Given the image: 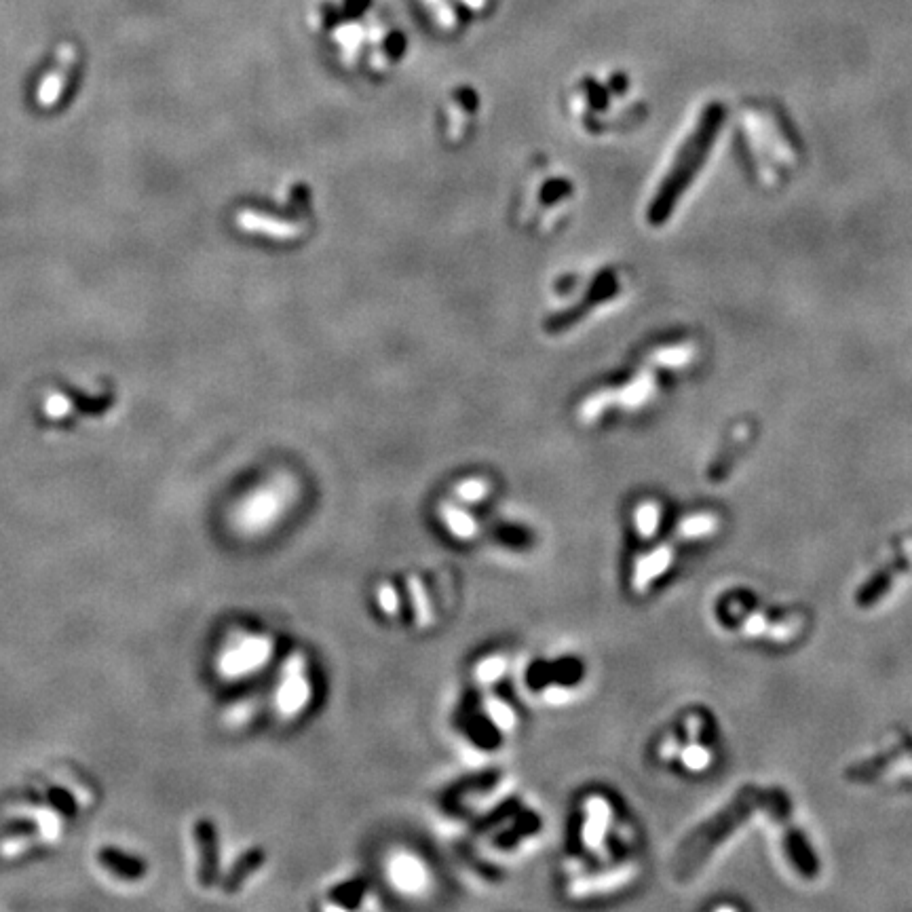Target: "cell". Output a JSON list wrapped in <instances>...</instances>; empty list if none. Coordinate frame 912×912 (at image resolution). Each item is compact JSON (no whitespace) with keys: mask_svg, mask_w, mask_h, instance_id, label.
<instances>
[{"mask_svg":"<svg viewBox=\"0 0 912 912\" xmlns=\"http://www.w3.org/2000/svg\"><path fill=\"white\" fill-rule=\"evenodd\" d=\"M722 125V108L720 106H710L706 112L701 114V119L691 133V138L687 140L678 152V157L670 169V174L663 178L661 188L657 190V195L653 197L649 205V222L653 226H661L665 220H668L674 212V207L678 205L680 197L684 195V190L689 188L691 180L697 176L699 167L706 161L708 152L718 136Z\"/></svg>","mask_w":912,"mask_h":912,"instance_id":"cell-1","label":"cell"},{"mask_svg":"<svg viewBox=\"0 0 912 912\" xmlns=\"http://www.w3.org/2000/svg\"><path fill=\"white\" fill-rule=\"evenodd\" d=\"M765 798H767V792H763V790H750V788L741 790L739 796L725 811L716 815L714 820L703 826V830H699L695 836H691V839L684 843V847L678 855V862H676L680 877L695 872L703 864V860H706L708 851H712L716 847V843L722 839V836L733 832L735 824L748 820V817L752 815V809L763 803Z\"/></svg>","mask_w":912,"mask_h":912,"instance_id":"cell-2","label":"cell"},{"mask_svg":"<svg viewBox=\"0 0 912 912\" xmlns=\"http://www.w3.org/2000/svg\"><path fill=\"white\" fill-rule=\"evenodd\" d=\"M387 883L404 898H425L433 887V874L427 862L410 849L397 847L385 860Z\"/></svg>","mask_w":912,"mask_h":912,"instance_id":"cell-3","label":"cell"},{"mask_svg":"<svg viewBox=\"0 0 912 912\" xmlns=\"http://www.w3.org/2000/svg\"><path fill=\"white\" fill-rule=\"evenodd\" d=\"M313 699L309 663L302 653H294L283 665L281 684L277 689V708L283 718H298L307 712Z\"/></svg>","mask_w":912,"mask_h":912,"instance_id":"cell-4","label":"cell"},{"mask_svg":"<svg viewBox=\"0 0 912 912\" xmlns=\"http://www.w3.org/2000/svg\"><path fill=\"white\" fill-rule=\"evenodd\" d=\"M634 877H636V868L625 864V866L606 870L600 874H589V877H575L568 883L566 893H568V898H573V900L611 896V893L621 891L627 883H632Z\"/></svg>","mask_w":912,"mask_h":912,"instance_id":"cell-5","label":"cell"},{"mask_svg":"<svg viewBox=\"0 0 912 912\" xmlns=\"http://www.w3.org/2000/svg\"><path fill=\"white\" fill-rule=\"evenodd\" d=\"M613 824V805L602 794H589L583 801L581 843L589 853H600Z\"/></svg>","mask_w":912,"mask_h":912,"instance_id":"cell-6","label":"cell"},{"mask_svg":"<svg viewBox=\"0 0 912 912\" xmlns=\"http://www.w3.org/2000/svg\"><path fill=\"white\" fill-rule=\"evenodd\" d=\"M195 839L201 855L199 883L203 887H212L218 879V839L214 824L209 820H199L195 824Z\"/></svg>","mask_w":912,"mask_h":912,"instance_id":"cell-7","label":"cell"},{"mask_svg":"<svg viewBox=\"0 0 912 912\" xmlns=\"http://www.w3.org/2000/svg\"><path fill=\"white\" fill-rule=\"evenodd\" d=\"M437 516L442 518V524L450 535L461 543H471L473 539H478L480 522L459 501H444L437 505Z\"/></svg>","mask_w":912,"mask_h":912,"instance_id":"cell-8","label":"cell"},{"mask_svg":"<svg viewBox=\"0 0 912 912\" xmlns=\"http://www.w3.org/2000/svg\"><path fill=\"white\" fill-rule=\"evenodd\" d=\"M672 564V551L670 547H657L649 554H644L636 560L634 564V573H632V585L638 594H644L657 579L665 575V570Z\"/></svg>","mask_w":912,"mask_h":912,"instance_id":"cell-9","label":"cell"},{"mask_svg":"<svg viewBox=\"0 0 912 912\" xmlns=\"http://www.w3.org/2000/svg\"><path fill=\"white\" fill-rule=\"evenodd\" d=\"M418 3H421L431 22L444 32H461L469 22L467 13L456 0H418Z\"/></svg>","mask_w":912,"mask_h":912,"instance_id":"cell-10","label":"cell"},{"mask_svg":"<svg viewBox=\"0 0 912 912\" xmlns=\"http://www.w3.org/2000/svg\"><path fill=\"white\" fill-rule=\"evenodd\" d=\"M98 860L112 874H117V877H121L125 881H136L146 872V866L142 864V860L131 858V855H127V853H123L119 849H114V847H104L98 853Z\"/></svg>","mask_w":912,"mask_h":912,"instance_id":"cell-11","label":"cell"},{"mask_svg":"<svg viewBox=\"0 0 912 912\" xmlns=\"http://www.w3.org/2000/svg\"><path fill=\"white\" fill-rule=\"evenodd\" d=\"M406 592H408V602L412 608V615L418 627H429L435 621L433 613V602L429 598V592L425 583L418 579L416 575H410L406 579Z\"/></svg>","mask_w":912,"mask_h":912,"instance_id":"cell-12","label":"cell"},{"mask_svg":"<svg viewBox=\"0 0 912 912\" xmlns=\"http://www.w3.org/2000/svg\"><path fill=\"white\" fill-rule=\"evenodd\" d=\"M271 655V642L266 638H250L245 640L239 649L233 653V668L243 672L258 668Z\"/></svg>","mask_w":912,"mask_h":912,"instance_id":"cell-13","label":"cell"},{"mask_svg":"<svg viewBox=\"0 0 912 912\" xmlns=\"http://www.w3.org/2000/svg\"><path fill=\"white\" fill-rule=\"evenodd\" d=\"M482 710L488 716V720L494 725V729L501 733H513L518 727V716L513 712L507 701H503L497 695H484L482 699Z\"/></svg>","mask_w":912,"mask_h":912,"instance_id":"cell-14","label":"cell"},{"mask_svg":"<svg viewBox=\"0 0 912 912\" xmlns=\"http://www.w3.org/2000/svg\"><path fill=\"white\" fill-rule=\"evenodd\" d=\"M507 670H509V661L505 655H488L482 661L475 663L473 678H475V682L482 684V687H490V684L499 682Z\"/></svg>","mask_w":912,"mask_h":912,"instance_id":"cell-15","label":"cell"},{"mask_svg":"<svg viewBox=\"0 0 912 912\" xmlns=\"http://www.w3.org/2000/svg\"><path fill=\"white\" fill-rule=\"evenodd\" d=\"M490 494V484L484 478H467L454 486V501L461 505H478Z\"/></svg>","mask_w":912,"mask_h":912,"instance_id":"cell-16","label":"cell"},{"mask_svg":"<svg viewBox=\"0 0 912 912\" xmlns=\"http://www.w3.org/2000/svg\"><path fill=\"white\" fill-rule=\"evenodd\" d=\"M661 522V507L653 501L640 503L634 513V526L638 530V535L644 539H651Z\"/></svg>","mask_w":912,"mask_h":912,"instance_id":"cell-17","label":"cell"},{"mask_svg":"<svg viewBox=\"0 0 912 912\" xmlns=\"http://www.w3.org/2000/svg\"><path fill=\"white\" fill-rule=\"evenodd\" d=\"M262 858H264V855H262L260 849H254V851H250V853H245L243 858L237 862V866L231 870V874H228V877H226V881H224V891H226V893L237 891L239 885L243 883V879L247 877V874L254 872V870L260 866Z\"/></svg>","mask_w":912,"mask_h":912,"instance_id":"cell-18","label":"cell"},{"mask_svg":"<svg viewBox=\"0 0 912 912\" xmlns=\"http://www.w3.org/2000/svg\"><path fill=\"white\" fill-rule=\"evenodd\" d=\"M376 604L380 608V613L389 619H397L399 615H402V598H399V592L389 581L378 583Z\"/></svg>","mask_w":912,"mask_h":912,"instance_id":"cell-19","label":"cell"},{"mask_svg":"<svg viewBox=\"0 0 912 912\" xmlns=\"http://www.w3.org/2000/svg\"><path fill=\"white\" fill-rule=\"evenodd\" d=\"M708 760H710L708 750H703V748L697 746V744H691L689 748H684V750H682V763L687 765L689 769H693V771L706 767V765H708Z\"/></svg>","mask_w":912,"mask_h":912,"instance_id":"cell-20","label":"cell"},{"mask_svg":"<svg viewBox=\"0 0 912 912\" xmlns=\"http://www.w3.org/2000/svg\"><path fill=\"white\" fill-rule=\"evenodd\" d=\"M710 528H712V520H708V518H689L680 524V535L693 539V537L706 535Z\"/></svg>","mask_w":912,"mask_h":912,"instance_id":"cell-21","label":"cell"},{"mask_svg":"<svg viewBox=\"0 0 912 912\" xmlns=\"http://www.w3.org/2000/svg\"><path fill=\"white\" fill-rule=\"evenodd\" d=\"M456 3L461 5V9L471 19V17L488 15L494 9V5H497V0H456Z\"/></svg>","mask_w":912,"mask_h":912,"instance_id":"cell-22","label":"cell"},{"mask_svg":"<svg viewBox=\"0 0 912 912\" xmlns=\"http://www.w3.org/2000/svg\"><path fill=\"white\" fill-rule=\"evenodd\" d=\"M545 699L551 703H564L566 699H570V691L562 689V687H551V689H545Z\"/></svg>","mask_w":912,"mask_h":912,"instance_id":"cell-23","label":"cell"}]
</instances>
